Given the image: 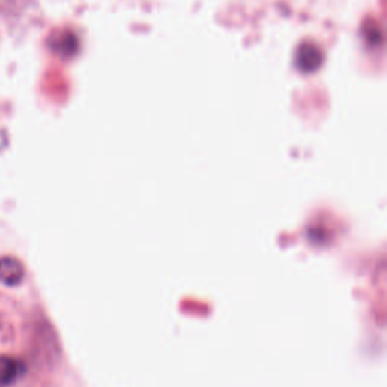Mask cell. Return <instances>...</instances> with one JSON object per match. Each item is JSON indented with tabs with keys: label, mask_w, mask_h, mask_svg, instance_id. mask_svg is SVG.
<instances>
[{
	"label": "cell",
	"mask_w": 387,
	"mask_h": 387,
	"mask_svg": "<svg viewBox=\"0 0 387 387\" xmlns=\"http://www.w3.org/2000/svg\"><path fill=\"white\" fill-rule=\"evenodd\" d=\"M20 375V363L8 356H0V387L13 384Z\"/></svg>",
	"instance_id": "2"
},
{
	"label": "cell",
	"mask_w": 387,
	"mask_h": 387,
	"mask_svg": "<svg viewBox=\"0 0 387 387\" xmlns=\"http://www.w3.org/2000/svg\"><path fill=\"white\" fill-rule=\"evenodd\" d=\"M6 144H8V136H6L5 130L0 129V150H4Z\"/></svg>",
	"instance_id": "4"
},
{
	"label": "cell",
	"mask_w": 387,
	"mask_h": 387,
	"mask_svg": "<svg viewBox=\"0 0 387 387\" xmlns=\"http://www.w3.org/2000/svg\"><path fill=\"white\" fill-rule=\"evenodd\" d=\"M14 339V328L5 315H0V348L8 347Z\"/></svg>",
	"instance_id": "3"
},
{
	"label": "cell",
	"mask_w": 387,
	"mask_h": 387,
	"mask_svg": "<svg viewBox=\"0 0 387 387\" xmlns=\"http://www.w3.org/2000/svg\"><path fill=\"white\" fill-rule=\"evenodd\" d=\"M25 279V267L13 256L0 257V283L8 288H16Z\"/></svg>",
	"instance_id": "1"
}]
</instances>
